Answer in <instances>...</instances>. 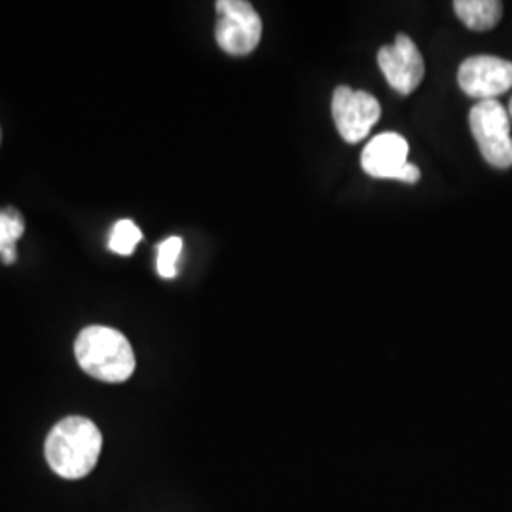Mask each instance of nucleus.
<instances>
[{
  "instance_id": "14",
  "label": "nucleus",
  "mask_w": 512,
  "mask_h": 512,
  "mask_svg": "<svg viewBox=\"0 0 512 512\" xmlns=\"http://www.w3.org/2000/svg\"><path fill=\"white\" fill-rule=\"evenodd\" d=\"M509 118L512 120V99H511V105H509Z\"/></svg>"
},
{
  "instance_id": "5",
  "label": "nucleus",
  "mask_w": 512,
  "mask_h": 512,
  "mask_svg": "<svg viewBox=\"0 0 512 512\" xmlns=\"http://www.w3.org/2000/svg\"><path fill=\"white\" fill-rule=\"evenodd\" d=\"M382 107L370 93L351 90L348 86L336 88L332 97V118L342 139L355 145L366 139L372 126L380 120Z\"/></svg>"
},
{
  "instance_id": "11",
  "label": "nucleus",
  "mask_w": 512,
  "mask_h": 512,
  "mask_svg": "<svg viewBox=\"0 0 512 512\" xmlns=\"http://www.w3.org/2000/svg\"><path fill=\"white\" fill-rule=\"evenodd\" d=\"M183 245V239L179 236H171L160 243L156 268H158V274L164 279H173L177 275V262L183 253Z\"/></svg>"
},
{
  "instance_id": "6",
  "label": "nucleus",
  "mask_w": 512,
  "mask_h": 512,
  "mask_svg": "<svg viewBox=\"0 0 512 512\" xmlns=\"http://www.w3.org/2000/svg\"><path fill=\"white\" fill-rule=\"evenodd\" d=\"M459 88L480 101H492L512 88V63L495 55H473L459 67Z\"/></svg>"
},
{
  "instance_id": "7",
  "label": "nucleus",
  "mask_w": 512,
  "mask_h": 512,
  "mask_svg": "<svg viewBox=\"0 0 512 512\" xmlns=\"http://www.w3.org/2000/svg\"><path fill=\"white\" fill-rule=\"evenodd\" d=\"M378 65L389 86L401 95L416 92L425 74L420 50L416 42L406 35H399L391 46H384L378 52Z\"/></svg>"
},
{
  "instance_id": "3",
  "label": "nucleus",
  "mask_w": 512,
  "mask_h": 512,
  "mask_svg": "<svg viewBox=\"0 0 512 512\" xmlns=\"http://www.w3.org/2000/svg\"><path fill=\"white\" fill-rule=\"evenodd\" d=\"M480 154L495 169L512 167L511 118L501 103L478 101L469 114Z\"/></svg>"
},
{
  "instance_id": "1",
  "label": "nucleus",
  "mask_w": 512,
  "mask_h": 512,
  "mask_svg": "<svg viewBox=\"0 0 512 512\" xmlns=\"http://www.w3.org/2000/svg\"><path fill=\"white\" fill-rule=\"evenodd\" d=\"M103 448L99 427L88 418L69 416L55 423L50 431L44 454L52 471L67 480L90 475Z\"/></svg>"
},
{
  "instance_id": "12",
  "label": "nucleus",
  "mask_w": 512,
  "mask_h": 512,
  "mask_svg": "<svg viewBox=\"0 0 512 512\" xmlns=\"http://www.w3.org/2000/svg\"><path fill=\"white\" fill-rule=\"evenodd\" d=\"M25 232V222L18 211L6 209L0 211V255L8 249H16L18 239Z\"/></svg>"
},
{
  "instance_id": "2",
  "label": "nucleus",
  "mask_w": 512,
  "mask_h": 512,
  "mask_svg": "<svg viewBox=\"0 0 512 512\" xmlns=\"http://www.w3.org/2000/svg\"><path fill=\"white\" fill-rule=\"evenodd\" d=\"M74 355L80 368L107 384H122L135 372V353L120 330L93 325L78 334Z\"/></svg>"
},
{
  "instance_id": "4",
  "label": "nucleus",
  "mask_w": 512,
  "mask_h": 512,
  "mask_svg": "<svg viewBox=\"0 0 512 512\" xmlns=\"http://www.w3.org/2000/svg\"><path fill=\"white\" fill-rule=\"evenodd\" d=\"M215 37L220 48L230 55L251 54L262 38V19L247 0L217 2Z\"/></svg>"
},
{
  "instance_id": "9",
  "label": "nucleus",
  "mask_w": 512,
  "mask_h": 512,
  "mask_svg": "<svg viewBox=\"0 0 512 512\" xmlns=\"http://www.w3.org/2000/svg\"><path fill=\"white\" fill-rule=\"evenodd\" d=\"M454 10L471 31L494 29L503 16V4L497 0H458Z\"/></svg>"
},
{
  "instance_id": "10",
  "label": "nucleus",
  "mask_w": 512,
  "mask_h": 512,
  "mask_svg": "<svg viewBox=\"0 0 512 512\" xmlns=\"http://www.w3.org/2000/svg\"><path fill=\"white\" fill-rule=\"evenodd\" d=\"M143 239L141 228L133 220H118L110 232L109 247L116 255L129 256Z\"/></svg>"
},
{
  "instance_id": "8",
  "label": "nucleus",
  "mask_w": 512,
  "mask_h": 512,
  "mask_svg": "<svg viewBox=\"0 0 512 512\" xmlns=\"http://www.w3.org/2000/svg\"><path fill=\"white\" fill-rule=\"evenodd\" d=\"M408 164V143L399 133L376 135L361 154L366 175L374 179H395Z\"/></svg>"
},
{
  "instance_id": "13",
  "label": "nucleus",
  "mask_w": 512,
  "mask_h": 512,
  "mask_svg": "<svg viewBox=\"0 0 512 512\" xmlns=\"http://www.w3.org/2000/svg\"><path fill=\"white\" fill-rule=\"evenodd\" d=\"M421 173L418 169V165L408 164L404 165L401 169V173L397 175V181H403V183L414 184L420 181Z\"/></svg>"
}]
</instances>
